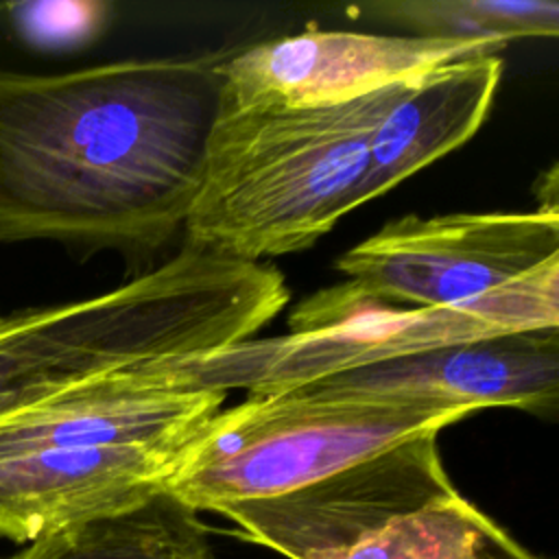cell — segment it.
Masks as SVG:
<instances>
[{
  "label": "cell",
  "mask_w": 559,
  "mask_h": 559,
  "mask_svg": "<svg viewBox=\"0 0 559 559\" xmlns=\"http://www.w3.org/2000/svg\"><path fill=\"white\" fill-rule=\"evenodd\" d=\"M336 559H539L459 491L400 515Z\"/></svg>",
  "instance_id": "obj_13"
},
{
  "label": "cell",
  "mask_w": 559,
  "mask_h": 559,
  "mask_svg": "<svg viewBox=\"0 0 559 559\" xmlns=\"http://www.w3.org/2000/svg\"><path fill=\"white\" fill-rule=\"evenodd\" d=\"M502 66V55H485L406 81L373 131L362 203L465 144L491 109Z\"/></svg>",
  "instance_id": "obj_11"
},
{
  "label": "cell",
  "mask_w": 559,
  "mask_h": 559,
  "mask_svg": "<svg viewBox=\"0 0 559 559\" xmlns=\"http://www.w3.org/2000/svg\"><path fill=\"white\" fill-rule=\"evenodd\" d=\"M186 443L0 452V537L31 544L148 498Z\"/></svg>",
  "instance_id": "obj_10"
},
{
  "label": "cell",
  "mask_w": 559,
  "mask_h": 559,
  "mask_svg": "<svg viewBox=\"0 0 559 559\" xmlns=\"http://www.w3.org/2000/svg\"><path fill=\"white\" fill-rule=\"evenodd\" d=\"M286 301L273 264L186 242L114 290L0 317V419L90 378L247 341Z\"/></svg>",
  "instance_id": "obj_2"
},
{
  "label": "cell",
  "mask_w": 559,
  "mask_h": 559,
  "mask_svg": "<svg viewBox=\"0 0 559 559\" xmlns=\"http://www.w3.org/2000/svg\"><path fill=\"white\" fill-rule=\"evenodd\" d=\"M404 83L325 107H221L186 242L245 262L314 245L362 205L373 131Z\"/></svg>",
  "instance_id": "obj_3"
},
{
  "label": "cell",
  "mask_w": 559,
  "mask_h": 559,
  "mask_svg": "<svg viewBox=\"0 0 559 559\" xmlns=\"http://www.w3.org/2000/svg\"><path fill=\"white\" fill-rule=\"evenodd\" d=\"M288 334L247 338L197 358L127 369L146 389L280 395L397 356L493 334L559 328V258L474 301L393 308L354 301L338 286L304 299Z\"/></svg>",
  "instance_id": "obj_4"
},
{
  "label": "cell",
  "mask_w": 559,
  "mask_h": 559,
  "mask_svg": "<svg viewBox=\"0 0 559 559\" xmlns=\"http://www.w3.org/2000/svg\"><path fill=\"white\" fill-rule=\"evenodd\" d=\"M225 55L0 70V242L142 251L183 227Z\"/></svg>",
  "instance_id": "obj_1"
},
{
  "label": "cell",
  "mask_w": 559,
  "mask_h": 559,
  "mask_svg": "<svg viewBox=\"0 0 559 559\" xmlns=\"http://www.w3.org/2000/svg\"><path fill=\"white\" fill-rule=\"evenodd\" d=\"M509 44L310 28L258 41L223 61V107H325L362 98Z\"/></svg>",
  "instance_id": "obj_8"
},
{
  "label": "cell",
  "mask_w": 559,
  "mask_h": 559,
  "mask_svg": "<svg viewBox=\"0 0 559 559\" xmlns=\"http://www.w3.org/2000/svg\"><path fill=\"white\" fill-rule=\"evenodd\" d=\"M15 31L33 46L66 48L87 41L98 33L107 17L100 2H26L9 9Z\"/></svg>",
  "instance_id": "obj_15"
},
{
  "label": "cell",
  "mask_w": 559,
  "mask_h": 559,
  "mask_svg": "<svg viewBox=\"0 0 559 559\" xmlns=\"http://www.w3.org/2000/svg\"><path fill=\"white\" fill-rule=\"evenodd\" d=\"M0 559H212L199 511L159 489L148 498L26 544Z\"/></svg>",
  "instance_id": "obj_12"
},
{
  "label": "cell",
  "mask_w": 559,
  "mask_h": 559,
  "mask_svg": "<svg viewBox=\"0 0 559 559\" xmlns=\"http://www.w3.org/2000/svg\"><path fill=\"white\" fill-rule=\"evenodd\" d=\"M559 258V212H454L400 216L358 242L334 269L354 301L448 308L485 297Z\"/></svg>",
  "instance_id": "obj_6"
},
{
  "label": "cell",
  "mask_w": 559,
  "mask_h": 559,
  "mask_svg": "<svg viewBox=\"0 0 559 559\" xmlns=\"http://www.w3.org/2000/svg\"><path fill=\"white\" fill-rule=\"evenodd\" d=\"M299 391L435 400L472 411L511 406L552 419L559 402V328L441 345L343 371Z\"/></svg>",
  "instance_id": "obj_9"
},
{
  "label": "cell",
  "mask_w": 559,
  "mask_h": 559,
  "mask_svg": "<svg viewBox=\"0 0 559 559\" xmlns=\"http://www.w3.org/2000/svg\"><path fill=\"white\" fill-rule=\"evenodd\" d=\"M371 9L426 37L511 44L522 37H557L559 33L555 0H402Z\"/></svg>",
  "instance_id": "obj_14"
},
{
  "label": "cell",
  "mask_w": 559,
  "mask_h": 559,
  "mask_svg": "<svg viewBox=\"0 0 559 559\" xmlns=\"http://www.w3.org/2000/svg\"><path fill=\"white\" fill-rule=\"evenodd\" d=\"M439 432L397 443L295 491L221 507L234 535L286 559H336L391 520L454 491Z\"/></svg>",
  "instance_id": "obj_7"
},
{
  "label": "cell",
  "mask_w": 559,
  "mask_h": 559,
  "mask_svg": "<svg viewBox=\"0 0 559 559\" xmlns=\"http://www.w3.org/2000/svg\"><path fill=\"white\" fill-rule=\"evenodd\" d=\"M472 408L411 397L286 391L247 395L214 413L183 445L162 489L194 511L282 496L397 443L467 417Z\"/></svg>",
  "instance_id": "obj_5"
}]
</instances>
